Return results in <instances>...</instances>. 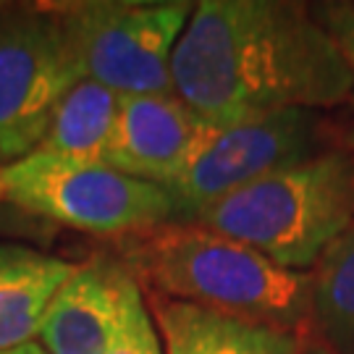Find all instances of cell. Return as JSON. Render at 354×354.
<instances>
[{"instance_id":"1","label":"cell","mask_w":354,"mask_h":354,"mask_svg":"<svg viewBox=\"0 0 354 354\" xmlns=\"http://www.w3.org/2000/svg\"><path fill=\"white\" fill-rule=\"evenodd\" d=\"M174 95L207 127L354 95V74L315 11L286 0H203L174 53Z\"/></svg>"},{"instance_id":"2","label":"cell","mask_w":354,"mask_h":354,"mask_svg":"<svg viewBox=\"0 0 354 354\" xmlns=\"http://www.w3.org/2000/svg\"><path fill=\"white\" fill-rule=\"evenodd\" d=\"M147 291L226 317L299 333L313 326V273L289 270L252 247L197 223H163L121 241Z\"/></svg>"},{"instance_id":"3","label":"cell","mask_w":354,"mask_h":354,"mask_svg":"<svg viewBox=\"0 0 354 354\" xmlns=\"http://www.w3.org/2000/svg\"><path fill=\"white\" fill-rule=\"evenodd\" d=\"M194 223L289 270H313L354 223V150L330 147L210 205Z\"/></svg>"},{"instance_id":"4","label":"cell","mask_w":354,"mask_h":354,"mask_svg":"<svg viewBox=\"0 0 354 354\" xmlns=\"http://www.w3.org/2000/svg\"><path fill=\"white\" fill-rule=\"evenodd\" d=\"M197 3L89 0L53 11L82 79L115 95H174V53Z\"/></svg>"},{"instance_id":"5","label":"cell","mask_w":354,"mask_h":354,"mask_svg":"<svg viewBox=\"0 0 354 354\" xmlns=\"http://www.w3.org/2000/svg\"><path fill=\"white\" fill-rule=\"evenodd\" d=\"M0 203L97 236H129L174 221L171 194L111 165H82L29 152L0 165Z\"/></svg>"},{"instance_id":"6","label":"cell","mask_w":354,"mask_h":354,"mask_svg":"<svg viewBox=\"0 0 354 354\" xmlns=\"http://www.w3.org/2000/svg\"><path fill=\"white\" fill-rule=\"evenodd\" d=\"M326 150H330L326 118L307 108L254 115L231 127H207L189 163L165 187L174 203L171 223H194L203 210L228 194Z\"/></svg>"},{"instance_id":"7","label":"cell","mask_w":354,"mask_h":354,"mask_svg":"<svg viewBox=\"0 0 354 354\" xmlns=\"http://www.w3.org/2000/svg\"><path fill=\"white\" fill-rule=\"evenodd\" d=\"M76 82L82 74L58 13L29 6L0 11V163L37 150Z\"/></svg>"},{"instance_id":"8","label":"cell","mask_w":354,"mask_h":354,"mask_svg":"<svg viewBox=\"0 0 354 354\" xmlns=\"http://www.w3.org/2000/svg\"><path fill=\"white\" fill-rule=\"evenodd\" d=\"M205 131L207 124L176 95H129L118 102L105 165L165 189L189 163Z\"/></svg>"},{"instance_id":"9","label":"cell","mask_w":354,"mask_h":354,"mask_svg":"<svg viewBox=\"0 0 354 354\" xmlns=\"http://www.w3.org/2000/svg\"><path fill=\"white\" fill-rule=\"evenodd\" d=\"M131 270L108 257L82 266L55 291L39 326L45 354H102L111 342L121 307V291Z\"/></svg>"},{"instance_id":"10","label":"cell","mask_w":354,"mask_h":354,"mask_svg":"<svg viewBox=\"0 0 354 354\" xmlns=\"http://www.w3.org/2000/svg\"><path fill=\"white\" fill-rule=\"evenodd\" d=\"M74 273V263L0 241V354L35 344L55 291Z\"/></svg>"},{"instance_id":"11","label":"cell","mask_w":354,"mask_h":354,"mask_svg":"<svg viewBox=\"0 0 354 354\" xmlns=\"http://www.w3.org/2000/svg\"><path fill=\"white\" fill-rule=\"evenodd\" d=\"M121 95L97 82L82 79L53 115L37 152L82 165H105Z\"/></svg>"},{"instance_id":"12","label":"cell","mask_w":354,"mask_h":354,"mask_svg":"<svg viewBox=\"0 0 354 354\" xmlns=\"http://www.w3.org/2000/svg\"><path fill=\"white\" fill-rule=\"evenodd\" d=\"M313 273V328L333 354H354V223L320 254Z\"/></svg>"},{"instance_id":"13","label":"cell","mask_w":354,"mask_h":354,"mask_svg":"<svg viewBox=\"0 0 354 354\" xmlns=\"http://www.w3.org/2000/svg\"><path fill=\"white\" fill-rule=\"evenodd\" d=\"M145 299L160 333L163 354H231L239 320L155 291H147Z\"/></svg>"},{"instance_id":"14","label":"cell","mask_w":354,"mask_h":354,"mask_svg":"<svg viewBox=\"0 0 354 354\" xmlns=\"http://www.w3.org/2000/svg\"><path fill=\"white\" fill-rule=\"evenodd\" d=\"M102 354H163L160 333L155 328L147 299L142 294V283L134 279V273L124 283L118 320Z\"/></svg>"},{"instance_id":"15","label":"cell","mask_w":354,"mask_h":354,"mask_svg":"<svg viewBox=\"0 0 354 354\" xmlns=\"http://www.w3.org/2000/svg\"><path fill=\"white\" fill-rule=\"evenodd\" d=\"M304 344L307 339L299 333L252 326L239 320L231 354H302Z\"/></svg>"},{"instance_id":"16","label":"cell","mask_w":354,"mask_h":354,"mask_svg":"<svg viewBox=\"0 0 354 354\" xmlns=\"http://www.w3.org/2000/svg\"><path fill=\"white\" fill-rule=\"evenodd\" d=\"M315 16L339 45L354 74V3H323L315 6Z\"/></svg>"},{"instance_id":"17","label":"cell","mask_w":354,"mask_h":354,"mask_svg":"<svg viewBox=\"0 0 354 354\" xmlns=\"http://www.w3.org/2000/svg\"><path fill=\"white\" fill-rule=\"evenodd\" d=\"M302 354H333V352H328V349H326V346H323L320 342H310V339H307Z\"/></svg>"},{"instance_id":"18","label":"cell","mask_w":354,"mask_h":354,"mask_svg":"<svg viewBox=\"0 0 354 354\" xmlns=\"http://www.w3.org/2000/svg\"><path fill=\"white\" fill-rule=\"evenodd\" d=\"M8 354H45V352H42V346H39V344H26V346L16 349V352H8Z\"/></svg>"},{"instance_id":"19","label":"cell","mask_w":354,"mask_h":354,"mask_svg":"<svg viewBox=\"0 0 354 354\" xmlns=\"http://www.w3.org/2000/svg\"><path fill=\"white\" fill-rule=\"evenodd\" d=\"M346 145H349V150H354V131L349 134V140H346Z\"/></svg>"},{"instance_id":"20","label":"cell","mask_w":354,"mask_h":354,"mask_svg":"<svg viewBox=\"0 0 354 354\" xmlns=\"http://www.w3.org/2000/svg\"><path fill=\"white\" fill-rule=\"evenodd\" d=\"M3 8H6V6H3V3H0V11H3Z\"/></svg>"}]
</instances>
